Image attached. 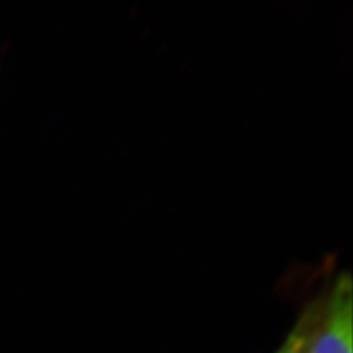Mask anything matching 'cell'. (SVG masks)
Returning <instances> with one entry per match:
<instances>
[{
  "mask_svg": "<svg viewBox=\"0 0 353 353\" xmlns=\"http://www.w3.org/2000/svg\"><path fill=\"white\" fill-rule=\"evenodd\" d=\"M352 279L343 272L327 294L307 305L302 314L307 353H352Z\"/></svg>",
  "mask_w": 353,
  "mask_h": 353,
  "instance_id": "cell-1",
  "label": "cell"
},
{
  "mask_svg": "<svg viewBox=\"0 0 353 353\" xmlns=\"http://www.w3.org/2000/svg\"><path fill=\"white\" fill-rule=\"evenodd\" d=\"M306 339H307L306 321H305V316L302 315L299 319H297V323L292 330L289 337L285 339L284 345L275 353H307Z\"/></svg>",
  "mask_w": 353,
  "mask_h": 353,
  "instance_id": "cell-2",
  "label": "cell"
}]
</instances>
